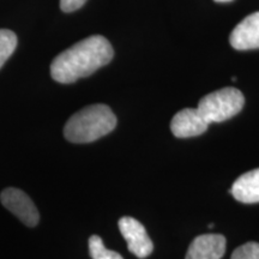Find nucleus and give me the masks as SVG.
Here are the masks:
<instances>
[{
  "instance_id": "1",
  "label": "nucleus",
  "mask_w": 259,
  "mask_h": 259,
  "mask_svg": "<svg viewBox=\"0 0 259 259\" xmlns=\"http://www.w3.org/2000/svg\"><path fill=\"white\" fill-rule=\"evenodd\" d=\"M111 42L101 35H93L73 45L51 64V76L61 84L74 83L101 69L113 59Z\"/></svg>"
},
{
  "instance_id": "2",
  "label": "nucleus",
  "mask_w": 259,
  "mask_h": 259,
  "mask_svg": "<svg viewBox=\"0 0 259 259\" xmlns=\"http://www.w3.org/2000/svg\"><path fill=\"white\" fill-rule=\"evenodd\" d=\"M116 116L108 106L92 105L74 113L64 127V136L71 143H92L111 134Z\"/></svg>"
},
{
  "instance_id": "3",
  "label": "nucleus",
  "mask_w": 259,
  "mask_h": 259,
  "mask_svg": "<svg viewBox=\"0 0 259 259\" xmlns=\"http://www.w3.org/2000/svg\"><path fill=\"white\" fill-rule=\"evenodd\" d=\"M245 105V97L236 88H223L210 93L200 99L198 109L205 121L222 122L233 118L241 111Z\"/></svg>"
},
{
  "instance_id": "4",
  "label": "nucleus",
  "mask_w": 259,
  "mask_h": 259,
  "mask_svg": "<svg viewBox=\"0 0 259 259\" xmlns=\"http://www.w3.org/2000/svg\"><path fill=\"white\" fill-rule=\"evenodd\" d=\"M119 229L131 253L141 259L147 258L151 254L154 250V244L150 236L148 235L147 229L141 222L134 218L125 216L119 220Z\"/></svg>"
},
{
  "instance_id": "5",
  "label": "nucleus",
  "mask_w": 259,
  "mask_h": 259,
  "mask_svg": "<svg viewBox=\"0 0 259 259\" xmlns=\"http://www.w3.org/2000/svg\"><path fill=\"white\" fill-rule=\"evenodd\" d=\"M0 200L3 205L25 226L35 227L38 223L40 215L36 206L23 191L9 187L0 194Z\"/></svg>"
},
{
  "instance_id": "6",
  "label": "nucleus",
  "mask_w": 259,
  "mask_h": 259,
  "mask_svg": "<svg viewBox=\"0 0 259 259\" xmlns=\"http://www.w3.org/2000/svg\"><path fill=\"white\" fill-rule=\"evenodd\" d=\"M209 124L197 108H185L178 112L170 122V130L178 138H191L204 134Z\"/></svg>"
},
{
  "instance_id": "7",
  "label": "nucleus",
  "mask_w": 259,
  "mask_h": 259,
  "mask_svg": "<svg viewBox=\"0 0 259 259\" xmlns=\"http://www.w3.org/2000/svg\"><path fill=\"white\" fill-rule=\"evenodd\" d=\"M229 42L238 51L259 48V12L245 17L233 29Z\"/></svg>"
},
{
  "instance_id": "8",
  "label": "nucleus",
  "mask_w": 259,
  "mask_h": 259,
  "mask_svg": "<svg viewBox=\"0 0 259 259\" xmlns=\"http://www.w3.org/2000/svg\"><path fill=\"white\" fill-rule=\"evenodd\" d=\"M225 252V236L221 234H204L193 239L185 259H221Z\"/></svg>"
},
{
  "instance_id": "9",
  "label": "nucleus",
  "mask_w": 259,
  "mask_h": 259,
  "mask_svg": "<svg viewBox=\"0 0 259 259\" xmlns=\"http://www.w3.org/2000/svg\"><path fill=\"white\" fill-rule=\"evenodd\" d=\"M231 193L241 203H259V168L239 177L233 184Z\"/></svg>"
},
{
  "instance_id": "10",
  "label": "nucleus",
  "mask_w": 259,
  "mask_h": 259,
  "mask_svg": "<svg viewBox=\"0 0 259 259\" xmlns=\"http://www.w3.org/2000/svg\"><path fill=\"white\" fill-rule=\"evenodd\" d=\"M17 47V36L9 29H0V69Z\"/></svg>"
},
{
  "instance_id": "11",
  "label": "nucleus",
  "mask_w": 259,
  "mask_h": 259,
  "mask_svg": "<svg viewBox=\"0 0 259 259\" xmlns=\"http://www.w3.org/2000/svg\"><path fill=\"white\" fill-rule=\"evenodd\" d=\"M89 253L93 259H124L118 252L111 251L103 245L99 235H93L89 239Z\"/></svg>"
},
{
  "instance_id": "12",
  "label": "nucleus",
  "mask_w": 259,
  "mask_h": 259,
  "mask_svg": "<svg viewBox=\"0 0 259 259\" xmlns=\"http://www.w3.org/2000/svg\"><path fill=\"white\" fill-rule=\"evenodd\" d=\"M231 259H259V244L251 241L239 246L233 252Z\"/></svg>"
},
{
  "instance_id": "13",
  "label": "nucleus",
  "mask_w": 259,
  "mask_h": 259,
  "mask_svg": "<svg viewBox=\"0 0 259 259\" xmlns=\"http://www.w3.org/2000/svg\"><path fill=\"white\" fill-rule=\"evenodd\" d=\"M87 0H60V9L64 12H73L82 8Z\"/></svg>"
},
{
  "instance_id": "14",
  "label": "nucleus",
  "mask_w": 259,
  "mask_h": 259,
  "mask_svg": "<svg viewBox=\"0 0 259 259\" xmlns=\"http://www.w3.org/2000/svg\"><path fill=\"white\" fill-rule=\"evenodd\" d=\"M215 2H218V3H228V2H232V0H215Z\"/></svg>"
}]
</instances>
